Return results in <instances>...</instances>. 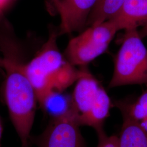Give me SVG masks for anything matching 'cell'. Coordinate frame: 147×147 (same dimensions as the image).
<instances>
[{"label":"cell","instance_id":"cell-13","mask_svg":"<svg viewBox=\"0 0 147 147\" xmlns=\"http://www.w3.org/2000/svg\"><path fill=\"white\" fill-rule=\"evenodd\" d=\"M118 31L115 25L108 20L92 26L84 32L95 42L108 47Z\"/></svg>","mask_w":147,"mask_h":147},{"label":"cell","instance_id":"cell-20","mask_svg":"<svg viewBox=\"0 0 147 147\" xmlns=\"http://www.w3.org/2000/svg\"><path fill=\"white\" fill-rule=\"evenodd\" d=\"M3 65V58L0 57V67H2Z\"/></svg>","mask_w":147,"mask_h":147},{"label":"cell","instance_id":"cell-7","mask_svg":"<svg viewBox=\"0 0 147 147\" xmlns=\"http://www.w3.org/2000/svg\"><path fill=\"white\" fill-rule=\"evenodd\" d=\"M118 30L137 28L147 23V0H125L110 20Z\"/></svg>","mask_w":147,"mask_h":147},{"label":"cell","instance_id":"cell-14","mask_svg":"<svg viewBox=\"0 0 147 147\" xmlns=\"http://www.w3.org/2000/svg\"><path fill=\"white\" fill-rule=\"evenodd\" d=\"M123 115L140 121L147 117V88L133 104L119 106Z\"/></svg>","mask_w":147,"mask_h":147},{"label":"cell","instance_id":"cell-12","mask_svg":"<svg viewBox=\"0 0 147 147\" xmlns=\"http://www.w3.org/2000/svg\"><path fill=\"white\" fill-rule=\"evenodd\" d=\"M125 0H98L89 14L86 24L90 26L112 19L120 10Z\"/></svg>","mask_w":147,"mask_h":147},{"label":"cell","instance_id":"cell-8","mask_svg":"<svg viewBox=\"0 0 147 147\" xmlns=\"http://www.w3.org/2000/svg\"><path fill=\"white\" fill-rule=\"evenodd\" d=\"M100 87L97 80L87 70L82 69L80 70L79 79L76 81L72 95L78 117L89 111Z\"/></svg>","mask_w":147,"mask_h":147},{"label":"cell","instance_id":"cell-4","mask_svg":"<svg viewBox=\"0 0 147 147\" xmlns=\"http://www.w3.org/2000/svg\"><path fill=\"white\" fill-rule=\"evenodd\" d=\"M77 117L52 119L39 139L40 147H86Z\"/></svg>","mask_w":147,"mask_h":147},{"label":"cell","instance_id":"cell-5","mask_svg":"<svg viewBox=\"0 0 147 147\" xmlns=\"http://www.w3.org/2000/svg\"><path fill=\"white\" fill-rule=\"evenodd\" d=\"M61 19L59 34L71 33L86 24L98 0H51Z\"/></svg>","mask_w":147,"mask_h":147},{"label":"cell","instance_id":"cell-17","mask_svg":"<svg viewBox=\"0 0 147 147\" xmlns=\"http://www.w3.org/2000/svg\"><path fill=\"white\" fill-rule=\"evenodd\" d=\"M141 126L143 130L145 131L147 135V117L140 121H138Z\"/></svg>","mask_w":147,"mask_h":147},{"label":"cell","instance_id":"cell-15","mask_svg":"<svg viewBox=\"0 0 147 147\" xmlns=\"http://www.w3.org/2000/svg\"><path fill=\"white\" fill-rule=\"evenodd\" d=\"M96 131L99 138L97 147H120L119 137L115 135L107 136L104 131L102 127Z\"/></svg>","mask_w":147,"mask_h":147},{"label":"cell","instance_id":"cell-2","mask_svg":"<svg viewBox=\"0 0 147 147\" xmlns=\"http://www.w3.org/2000/svg\"><path fill=\"white\" fill-rule=\"evenodd\" d=\"M56 42L57 35L53 32L39 53L24 64L38 102L52 90L64 91L79 79L80 70L64 57Z\"/></svg>","mask_w":147,"mask_h":147},{"label":"cell","instance_id":"cell-16","mask_svg":"<svg viewBox=\"0 0 147 147\" xmlns=\"http://www.w3.org/2000/svg\"><path fill=\"white\" fill-rule=\"evenodd\" d=\"M13 0H0V18Z\"/></svg>","mask_w":147,"mask_h":147},{"label":"cell","instance_id":"cell-10","mask_svg":"<svg viewBox=\"0 0 147 147\" xmlns=\"http://www.w3.org/2000/svg\"><path fill=\"white\" fill-rule=\"evenodd\" d=\"M111 104L110 97L104 89L100 86L89 111L78 117L79 125L91 126L96 130L102 127L104 121L109 115Z\"/></svg>","mask_w":147,"mask_h":147},{"label":"cell","instance_id":"cell-18","mask_svg":"<svg viewBox=\"0 0 147 147\" xmlns=\"http://www.w3.org/2000/svg\"><path fill=\"white\" fill-rule=\"evenodd\" d=\"M138 32L142 38L144 37H147V23L144 26H143L142 30Z\"/></svg>","mask_w":147,"mask_h":147},{"label":"cell","instance_id":"cell-19","mask_svg":"<svg viewBox=\"0 0 147 147\" xmlns=\"http://www.w3.org/2000/svg\"><path fill=\"white\" fill-rule=\"evenodd\" d=\"M2 123H1V118H0V147H1V138H2Z\"/></svg>","mask_w":147,"mask_h":147},{"label":"cell","instance_id":"cell-3","mask_svg":"<svg viewBox=\"0 0 147 147\" xmlns=\"http://www.w3.org/2000/svg\"><path fill=\"white\" fill-rule=\"evenodd\" d=\"M137 28L125 31L116 58L111 88L147 84V49Z\"/></svg>","mask_w":147,"mask_h":147},{"label":"cell","instance_id":"cell-6","mask_svg":"<svg viewBox=\"0 0 147 147\" xmlns=\"http://www.w3.org/2000/svg\"><path fill=\"white\" fill-rule=\"evenodd\" d=\"M84 32L71 39L66 48V58L73 65H84L98 57L107 50Z\"/></svg>","mask_w":147,"mask_h":147},{"label":"cell","instance_id":"cell-1","mask_svg":"<svg viewBox=\"0 0 147 147\" xmlns=\"http://www.w3.org/2000/svg\"><path fill=\"white\" fill-rule=\"evenodd\" d=\"M24 64L13 56L3 57L5 71V98L11 121L22 147H28L35 118L37 94L25 70Z\"/></svg>","mask_w":147,"mask_h":147},{"label":"cell","instance_id":"cell-11","mask_svg":"<svg viewBox=\"0 0 147 147\" xmlns=\"http://www.w3.org/2000/svg\"><path fill=\"white\" fill-rule=\"evenodd\" d=\"M123 116V123L119 137L120 147H147V135L139 123Z\"/></svg>","mask_w":147,"mask_h":147},{"label":"cell","instance_id":"cell-9","mask_svg":"<svg viewBox=\"0 0 147 147\" xmlns=\"http://www.w3.org/2000/svg\"><path fill=\"white\" fill-rule=\"evenodd\" d=\"M42 107L51 119L66 116H79L76 110L72 96L64 93L63 91L52 90L39 101Z\"/></svg>","mask_w":147,"mask_h":147}]
</instances>
